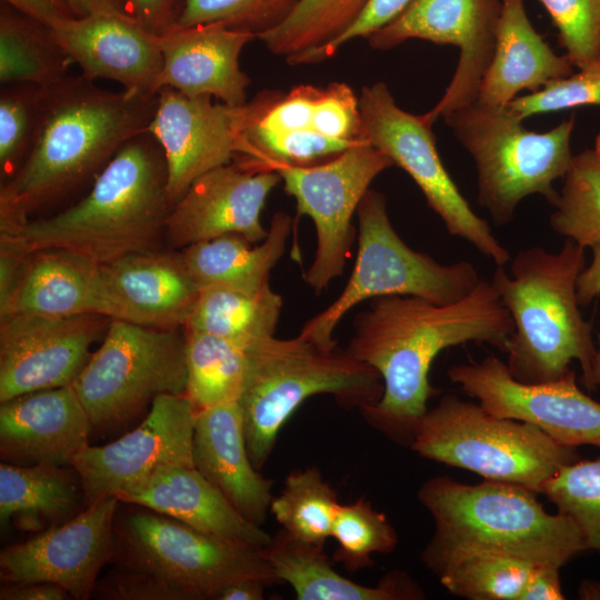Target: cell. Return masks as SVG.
Segmentation results:
<instances>
[{
	"label": "cell",
	"mask_w": 600,
	"mask_h": 600,
	"mask_svg": "<svg viewBox=\"0 0 600 600\" xmlns=\"http://www.w3.org/2000/svg\"><path fill=\"white\" fill-rule=\"evenodd\" d=\"M353 327L346 350L372 367L383 383L378 403L360 411L372 427L407 446L436 394L429 371L437 356L468 342L506 352L514 330L491 280L484 279L447 304L412 296L374 298L356 316Z\"/></svg>",
	"instance_id": "cell-1"
},
{
	"label": "cell",
	"mask_w": 600,
	"mask_h": 600,
	"mask_svg": "<svg viewBox=\"0 0 600 600\" xmlns=\"http://www.w3.org/2000/svg\"><path fill=\"white\" fill-rule=\"evenodd\" d=\"M158 94L103 89L82 74L46 88L29 154L0 189V227L23 222L91 179L147 131Z\"/></svg>",
	"instance_id": "cell-2"
},
{
	"label": "cell",
	"mask_w": 600,
	"mask_h": 600,
	"mask_svg": "<svg viewBox=\"0 0 600 600\" xmlns=\"http://www.w3.org/2000/svg\"><path fill=\"white\" fill-rule=\"evenodd\" d=\"M171 207L163 151L144 131L116 153L77 203L48 218L0 227V253L22 260L62 250L107 266L156 250Z\"/></svg>",
	"instance_id": "cell-3"
},
{
	"label": "cell",
	"mask_w": 600,
	"mask_h": 600,
	"mask_svg": "<svg viewBox=\"0 0 600 600\" xmlns=\"http://www.w3.org/2000/svg\"><path fill=\"white\" fill-rule=\"evenodd\" d=\"M537 494L501 481L466 484L447 476L426 480L417 497L434 531L422 562L434 572L454 557L494 552L561 568L587 551L577 524L559 512H547Z\"/></svg>",
	"instance_id": "cell-4"
},
{
	"label": "cell",
	"mask_w": 600,
	"mask_h": 600,
	"mask_svg": "<svg viewBox=\"0 0 600 600\" xmlns=\"http://www.w3.org/2000/svg\"><path fill=\"white\" fill-rule=\"evenodd\" d=\"M584 251L566 239L558 252L541 247L519 251L511 260L510 274L497 266L491 282L513 322L506 364L516 380H556L578 360L583 386L588 391L597 390L592 381L597 350L592 323L583 318L577 299Z\"/></svg>",
	"instance_id": "cell-5"
},
{
	"label": "cell",
	"mask_w": 600,
	"mask_h": 600,
	"mask_svg": "<svg viewBox=\"0 0 600 600\" xmlns=\"http://www.w3.org/2000/svg\"><path fill=\"white\" fill-rule=\"evenodd\" d=\"M247 351L250 368L239 404L248 452L259 471L280 430L308 398L326 393L361 410L378 403L383 393L380 374L347 350L324 351L297 336L271 337Z\"/></svg>",
	"instance_id": "cell-6"
},
{
	"label": "cell",
	"mask_w": 600,
	"mask_h": 600,
	"mask_svg": "<svg viewBox=\"0 0 600 600\" xmlns=\"http://www.w3.org/2000/svg\"><path fill=\"white\" fill-rule=\"evenodd\" d=\"M409 447L422 458L538 494L562 467L580 459L577 448L556 442L533 424L494 416L454 394L424 412Z\"/></svg>",
	"instance_id": "cell-7"
},
{
	"label": "cell",
	"mask_w": 600,
	"mask_h": 600,
	"mask_svg": "<svg viewBox=\"0 0 600 600\" xmlns=\"http://www.w3.org/2000/svg\"><path fill=\"white\" fill-rule=\"evenodd\" d=\"M454 138L472 157L477 201L498 226L509 223L527 197L542 196L551 206L559 197L553 182L571 160L574 117L546 132L528 130L508 107L477 102L443 118Z\"/></svg>",
	"instance_id": "cell-8"
},
{
	"label": "cell",
	"mask_w": 600,
	"mask_h": 600,
	"mask_svg": "<svg viewBox=\"0 0 600 600\" xmlns=\"http://www.w3.org/2000/svg\"><path fill=\"white\" fill-rule=\"evenodd\" d=\"M357 218L358 252L346 287L298 334L324 351L338 348L334 330L360 302L387 296H412L447 304L468 296L482 280L469 261L443 264L411 249L396 232L386 197L377 190L366 192Z\"/></svg>",
	"instance_id": "cell-9"
},
{
	"label": "cell",
	"mask_w": 600,
	"mask_h": 600,
	"mask_svg": "<svg viewBox=\"0 0 600 600\" xmlns=\"http://www.w3.org/2000/svg\"><path fill=\"white\" fill-rule=\"evenodd\" d=\"M119 566L148 571L186 600L218 599L229 584L252 579L280 583L264 548L199 531L149 509L114 524Z\"/></svg>",
	"instance_id": "cell-10"
},
{
	"label": "cell",
	"mask_w": 600,
	"mask_h": 600,
	"mask_svg": "<svg viewBox=\"0 0 600 600\" xmlns=\"http://www.w3.org/2000/svg\"><path fill=\"white\" fill-rule=\"evenodd\" d=\"M186 334L112 319L72 387L92 428L122 426L162 394L187 389Z\"/></svg>",
	"instance_id": "cell-11"
},
{
	"label": "cell",
	"mask_w": 600,
	"mask_h": 600,
	"mask_svg": "<svg viewBox=\"0 0 600 600\" xmlns=\"http://www.w3.org/2000/svg\"><path fill=\"white\" fill-rule=\"evenodd\" d=\"M359 109L366 139L412 178L447 231L471 243L499 267L510 262L509 250L471 209L444 168L433 124L423 114L401 109L384 82L363 87Z\"/></svg>",
	"instance_id": "cell-12"
},
{
	"label": "cell",
	"mask_w": 600,
	"mask_h": 600,
	"mask_svg": "<svg viewBox=\"0 0 600 600\" xmlns=\"http://www.w3.org/2000/svg\"><path fill=\"white\" fill-rule=\"evenodd\" d=\"M393 166L367 140L318 164L273 169L294 198L298 216H308L314 224V258L303 278L316 292L342 274L356 238L353 214L376 177Z\"/></svg>",
	"instance_id": "cell-13"
},
{
	"label": "cell",
	"mask_w": 600,
	"mask_h": 600,
	"mask_svg": "<svg viewBox=\"0 0 600 600\" xmlns=\"http://www.w3.org/2000/svg\"><path fill=\"white\" fill-rule=\"evenodd\" d=\"M277 90L259 92L241 106L189 97L164 86L147 129L160 144L167 166V194L173 204L206 172L233 162L243 132L282 97Z\"/></svg>",
	"instance_id": "cell-14"
},
{
	"label": "cell",
	"mask_w": 600,
	"mask_h": 600,
	"mask_svg": "<svg viewBox=\"0 0 600 600\" xmlns=\"http://www.w3.org/2000/svg\"><path fill=\"white\" fill-rule=\"evenodd\" d=\"M199 409L186 394L157 397L143 421L104 446H87L72 460L84 507L113 496L119 501L144 486L168 464H193V433Z\"/></svg>",
	"instance_id": "cell-15"
},
{
	"label": "cell",
	"mask_w": 600,
	"mask_h": 600,
	"mask_svg": "<svg viewBox=\"0 0 600 600\" xmlns=\"http://www.w3.org/2000/svg\"><path fill=\"white\" fill-rule=\"evenodd\" d=\"M501 0H410L388 24L367 40L377 50L421 39L459 49L453 77L439 102L427 113L430 123L477 101L491 61Z\"/></svg>",
	"instance_id": "cell-16"
},
{
	"label": "cell",
	"mask_w": 600,
	"mask_h": 600,
	"mask_svg": "<svg viewBox=\"0 0 600 600\" xmlns=\"http://www.w3.org/2000/svg\"><path fill=\"white\" fill-rule=\"evenodd\" d=\"M447 374L494 416L533 424L563 446L600 448V402L579 389L572 369L556 380L523 383L488 356L452 366Z\"/></svg>",
	"instance_id": "cell-17"
},
{
	"label": "cell",
	"mask_w": 600,
	"mask_h": 600,
	"mask_svg": "<svg viewBox=\"0 0 600 600\" xmlns=\"http://www.w3.org/2000/svg\"><path fill=\"white\" fill-rule=\"evenodd\" d=\"M119 499L101 498L63 524L51 526L32 539L0 552L4 583L50 582L71 598L93 596L101 569L116 554V512Z\"/></svg>",
	"instance_id": "cell-18"
},
{
	"label": "cell",
	"mask_w": 600,
	"mask_h": 600,
	"mask_svg": "<svg viewBox=\"0 0 600 600\" xmlns=\"http://www.w3.org/2000/svg\"><path fill=\"white\" fill-rule=\"evenodd\" d=\"M112 319L101 314H9L0 323V402L72 384Z\"/></svg>",
	"instance_id": "cell-19"
},
{
	"label": "cell",
	"mask_w": 600,
	"mask_h": 600,
	"mask_svg": "<svg viewBox=\"0 0 600 600\" xmlns=\"http://www.w3.org/2000/svg\"><path fill=\"white\" fill-rule=\"evenodd\" d=\"M280 180L274 170L252 171L236 162L217 167L196 179L172 204L164 234L179 248L226 234L262 242L268 230L260 214Z\"/></svg>",
	"instance_id": "cell-20"
},
{
	"label": "cell",
	"mask_w": 600,
	"mask_h": 600,
	"mask_svg": "<svg viewBox=\"0 0 600 600\" xmlns=\"http://www.w3.org/2000/svg\"><path fill=\"white\" fill-rule=\"evenodd\" d=\"M51 32L86 79L111 80L122 90L156 96L162 88L161 36L136 18L93 14L66 20Z\"/></svg>",
	"instance_id": "cell-21"
},
{
	"label": "cell",
	"mask_w": 600,
	"mask_h": 600,
	"mask_svg": "<svg viewBox=\"0 0 600 600\" xmlns=\"http://www.w3.org/2000/svg\"><path fill=\"white\" fill-rule=\"evenodd\" d=\"M88 313L133 322L111 290L102 266L62 250L23 258L9 294L0 302V317Z\"/></svg>",
	"instance_id": "cell-22"
},
{
	"label": "cell",
	"mask_w": 600,
	"mask_h": 600,
	"mask_svg": "<svg viewBox=\"0 0 600 600\" xmlns=\"http://www.w3.org/2000/svg\"><path fill=\"white\" fill-rule=\"evenodd\" d=\"M92 428L72 384L24 393L1 402L2 462L62 467L88 443Z\"/></svg>",
	"instance_id": "cell-23"
},
{
	"label": "cell",
	"mask_w": 600,
	"mask_h": 600,
	"mask_svg": "<svg viewBox=\"0 0 600 600\" xmlns=\"http://www.w3.org/2000/svg\"><path fill=\"white\" fill-rule=\"evenodd\" d=\"M256 39L222 23L172 27L161 36L162 87L189 97H212L230 106L246 103L251 80L240 69L239 57Z\"/></svg>",
	"instance_id": "cell-24"
},
{
	"label": "cell",
	"mask_w": 600,
	"mask_h": 600,
	"mask_svg": "<svg viewBox=\"0 0 600 600\" xmlns=\"http://www.w3.org/2000/svg\"><path fill=\"white\" fill-rule=\"evenodd\" d=\"M193 464L246 519L262 526L270 511L273 481L251 461L239 402L198 411Z\"/></svg>",
	"instance_id": "cell-25"
},
{
	"label": "cell",
	"mask_w": 600,
	"mask_h": 600,
	"mask_svg": "<svg viewBox=\"0 0 600 600\" xmlns=\"http://www.w3.org/2000/svg\"><path fill=\"white\" fill-rule=\"evenodd\" d=\"M493 54L477 103L504 108L523 91L537 92L573 73L567 56H558L529 20L523 0H501Z\"/></svg>",
	"instance_id": "cell-26"
},
{
	"label": "cell",
	"mask_w": 600,
	"mask_h": 600,
	"mask_svg": "<svg viewBox=\"0 0 600 600\" xmlns=\"http://www.w3.org/2000/svg\"><path fill=\"white\" fill-rule=\"evenodd\" d=\"M120 502L152 510L209 534L261 548L272 538L261 526L246 519L194 467L163 466Z\"/></svg>",
	"instance_id": "cell-27"
},
{
	"label": "cell",
	"mask_w": 600,
	"mask_h": 600,
	"mask_svg": "<svg viewBox=\"0 0 600 600\" xmlns=\"http://www.w3.org/2000/svg\"><path fill=\"white\" fill-rule=\"evenodd\" d=\"M102 269L133 322L144 326L183 327L200 292L180 253L137 252Z\"/></svg>",
	"instance_id": "cell-28"
},
{
	"label": "cell",
	"mask_w": 600,
	"mask_h": 600,
	"mask_svg": "<svg viewBox=\"0 0 600 600\" xmlns=\"http://www.w3.org/2000/svg\"><path fill=\"white\" fill-rule=\"evenodd\" d=\"M280 581L289 583L298 600H418L424 594L403 571L393 570L374 586L357 583L337 572L324 547L300 541L284 530L264 547Z\"/></svg>",
	"instance_id": "cell-29"
},
{
	"label": "cell",
	"mask_w": 600,
	"mask_h": 600,
	"mask_svg": "<svg viewBox=\"0 0 600 600\" xmlns=\"http://www.w3.org/2000/svg\"><path fill=\"white\" fill-rule=\"evenodd\" d=\"M292 220L277 212L267 238L259 244L238 234H226L182 248V261L199 289L227 287L256 291L269 284L272 268L282 258Z\"/></svg>",
	"instance_id": "cell-30"
},
{
	"label": "cell",
	"mask_w": 600,
	"mask_h": 600,
	"mask_svg": "<svg viewBox=\"0 0 600 600\" xmlns=\"http://www.w3.org/2000/svg\"><path fill=\"white\" fill-rule=\"evenodd\" d=\"M76 472V471H74ZM83 491L80 479L62 467L0 463V521L39 531L78 511Z\"/></svg>",
	"instance_id": "cell-31"
},
{
	"label": "cell",
	"mask_w": 600,
	"mask_h": 600,
	"mask_svg": "<svg viewBox=\"0 0 600 600\" xmlns=\"http://www.w3.org/2000/svg\"><path fill=\"white\" fill-rule=\"evenodd\" d=\"M282 297L270 284L256 291L227 287L201 289L183 326L228 339L246 350L274 337Z\"/></svg>",
	"instance_id": "cell-32"
},
{
	"label": "cell",
	"mask_w": 600,
	"mask_h": 600,
	"mask_svg": "<svg viewBox=\"0 0 600 600\" xmlns=\"http://www.w3.org/2000/svg\"><path fill=\"white\" fill-rule=\"evenodd\" d=\"M72 63L51 29L18 12L0 7V83H32L50 88L69 77Z\"/></svg>",
	"instance_id": "cell-33"
},
{
	"label": "cell",
	"mask_w": 600,
	"mask_h": 600,
	"mask_svg": "<svg viewBox=\"0 0 600 600\" xmlns=\"http://www.w3.org/2000/svg\"><path fill=\"white\" fill-rule=\"evenodd\" d=\"M184 334L186 394L199 410L239 402L249 374L248 351L211 333L184 329Z\"/></svg>",
	"instance_id": "cell-34"
},
{
	"label": "cell",
	"mask_w": 600,
	"mask_h": 600,
	"mask_svg": "<svg viewBox=\"0 0 600 600\" xmlns=\"http://www.w3.org/2000/svg\"><path fill=\"white\" fill-rule=\"evenodd\" d=\"M336 489L317 467L290 472L281 492L272 498L270 512L291 537L324 547L340 507Z\"/></svg>",
	"instance_id": "cell-35"
},
{
	"label": "cell",
	"mask_w": 600,
	"mask_h": 600,
	"mask_svg": "<svg viewBox=\"0 0 600 600\" xmlns=\"http://www.w3.org/2000/svg\"><path fill=\"white\" fill-rule=\"evenodd\" d=\"M563 179L552 206L551 228L584 249L591 248L600 243V133L593 148L573 154Z\"/></svg>",
	"instance_id": "cell-36"
},
{
	"label": "cell",
	"mask_w": 600,
	"mask_h": 600,
	"mask_svg": "<svg viewBox=\"0 0 600 600\" xmlns=\"http://www.w3.org/2000/svg\"><path fill=\"white\" fill-rule=\"evenodd\" d=\"M537 563L494 552L450 559L433 573L453 596L469 600H518Z\"/></svg>",
	"instance_id": "cell-37"
},
{
	"label": "cell",
	"mask_w": 600,
	"mask_h": 600,
	"mask_svg": "<svg viewBox=\"0 0 600 600\" xmlns=\"http://www.w3.org/2000/svg\"><path fill=\"white\" fill-rule=\"evenodd\" d=\"M369 0H300L277 28L257 37L286 59L338 38L362 13Z\"/></svg>",
	"instance_id": "cell-38"
},
{
	"label": "cell",
	"mask_w": 600,
	"mask_h": 600,
	"mask_svg": "<svg viewBox=\"0 0 600 600\" xmlns=\"http://www.w3.org/2000/svg\"><path fill=\"white\" fill-rule=\"evenodd\" d=\"M331 538L338 542L332 561L341 563L348 572L371 567L373 554L390 553L399 542L386 514L377 511L363 497L340 504Z\"/></svg>",
	"instance_id": "cell-39"
},
{
	"label": "cell",
	"mask_w": 600,
	"mask_h": 600,
	"mask_svg": "<svg viewBox=\"0 0 600 600\" xmlns=\"http://www.w3.org/2000/svg\"><path fill=\"white\" fill-rule=\"evenodd\" d=\"M541 493L577 524L587 550L600 553V458L562 467Z\"/></svg>",
	"instance_id": "cell-40"
},
{
	"label": "cell",
	"mask_w": 600,
	"mask_h": 600,
	"mask_svg": "<svg viewBox=\"0 0 600 600\" xmlns=\"http://www.w3.org/2000/svg\"><path fill=\"white\" fill-rule=\"evenodd\" d=\"M46 88L32 83L1 86L0 171L11 178L30 152L40 120Z\"/></svg>",
	"instance_id": "cell-41"
},
{
	"label": "cell",
	"mask_w": 600,
	"mask_h": 600,
	"mask_svg": "<svg viewBox=\"0 0 600 600\" xmlns=\"http://www.w3.org/2000/svg\"><path fill=\"white\" fill-rule=\"evenodd\" d=\"M300 0H184L174 26L222 23L256 38L281 24ZM173 26V27H174Z\"/></svg>",
	"instance_id": "cell-42"
},
{
	"label": "cell",
	"mask_w": 600,
	"mask_h": 600,
	"mask_svg": "<svg viewBox=\"0 0 600 600\" xmlns=\"http://www.w3.org/2000/svg\"><path fill=\"white\" fill-rule=\"evenodd\" d=\"M573 67L600 58V0H540Z\"/></svg>",
	"instance_id": "cell-43"
},
{
	"label": "cell",
	"mask_w": 600,
	"mask_h": 600,
	"mask_svg": "<svg viewBox=\"0 0 600 600\" xmlns=\"http://www.w3.org/2000/svg\"><path fill=\"white\" fill-rule=\"evenodd\" d=\"M582 106H600V58L541 90L519 96L507 107L520 120Z\"/></svg>",
	"instance_id": "cell-44"
},
{
	"label": "cell",
	"mask_w": 600,
	"mask_h": 600,
	"mask_svg": "<svg viewBox=\"0 0 600 600\" xmlns=\"http://www.w3.org/2000/svg\"><path fill=\"white\" fill-rule=\"evenodd\" d=\"M312 129L319 133L349 142L366 141L359 99L343 82L321 89L313 109Z\"/></svg>",
	"instance_id": "cell-45"
},
{
	"label": "cell",
	"mask_w": 600,
	"mask_h": 600,
	"mask_svg": "<svg viewBox=\"0 0 600 600\" xmlns=\"http://www.w3.org/2000/svg\"><path fill=\"white\" fill-rule=\"evenodd\" d=\"M93 596L111 600H186L177 588L158 576L121 566L98 579Z\"/></svg>",
	"instance_id": "cell-46"
},
{
	"label": "cell",
	"mask_w": 600,
	"mask_h": 600,
	"mask_svg": "<svg viewBox=\"0 0 600 600\" xmlns=\"http://www.w3.org/2000/svg\"><path fill=\"white\" fill-rule=\"evenodd\" d=\"M410 2V0H369L358 19L338 38L329 43L292 56L287 59L290 64H307L324 61L340 50L342 46L357 38H368L392 21Z\"/></svg>",
	"instance_id": "cell-47"
},
{
	"label": "cell",
	"mask_w": 600,
	"mask_h": 600,
	"mask_svg": "<svg viewBox=\"0 0 600 600\" xmlns=\"http://www.w3.org/2000/svg\"><path fill=\"white\" fill-rule=\"evenodd\" d=\"M321 89L311 84L294 87L257 124L277 132L312 129V114Z\"/></svg>",
	"instance_id": "cell-48"
},
{
	"label": "cell",
	"mask_w": 600,
	"mask_h": 600,
	"mask_svg": "<svg viewBox=\"0 0 600 600\" xmlns=\"http://www.w3.org/2000/svg\"><path fill=\"white\" fill-rule=\"evenodd\" d=\"M136 19L150 32L163 36L177 22L184 0H130Z\"/></svg>",
	"instance_id": "cell-49"
},
{
	"label": "cell",
	"mask_w": 600,
	"mask_h": 600,
	"mask_svg": "<svg viewBox=\"0 0 600 600\" xmlns=\"http://www.w3.org/2000/svg\"><path fill=\"white\" fill-rule=\"evenodd\" d=\"M2 2L50 29L66 20L77 18L63 0H2Z\"/></svg>",
	"instance_id": "cell-50"
},
{
	"label": "cell",
	"mask_w": 600,
	"mask_h": 600,
	"mask_svg": "<svg viewBox=\"0 0 600 600\" xmlns=\"http://www.w3.org/2000/svg\"><path fill=\"white\" fill-rule=\"evenodd\" d=\"M559 571L560 568L553 564H537L518 600L564 599Z\"/></svg>",
	"instance_id": "cell-51"
},
{
	"label": "cell",
	"mask_w": 600,
	"mask_h": 600,
	"mask_svg": "<svg viewBox=\"0 0 600 600\" xmlns=\"http://www.w3.org/2000/svg\"><path fill=\"white\" fill-rule=\"evenodd\" d=\"M71 598L62 587L50 582L4 583L0 600H66Z\"/></svg>",
	"instance_id": "cell-52"
},
{
	"label": "cell",
	"mask_w": 600,
	"mask_h": 600,
	"mask_svg": "<svg viewBox=\"0 0 600 600\" xmlns=\"http://www.w3.org/2000/svg\"><path fill=\"white\" fill-rule=\"evenodd\" d=\"M77 17L116 14L136 18L130 0H63Z\"/></svg>",
	"instance_id": "cell-53"
},
{
	"label": "cell",
	"mask_w": 600,
	"mask_h": 600,
	"mask_svg": "<svg viewBox=\"0 0 600 600\" xmlns=\"http://www.w3.org/2000/svg\"><path fill=\"white\" fill-rule=\"evenodd\" d=\"M592 260L577 280V299L580 306L589 304L600 296V243L591 247Z\"/></svg>",
	"instance_id": "cell-54"
},
{
	"label": "cell",
	"mask_w": 600,
	"mask_h": 600,
	"mask_svg": "<svg viewBox=\"0 0 600 600\" xmlns=\"http://www.w3.org/2000/svg\"><path fill=\"white\" fill-rule=\"evenodd\" d=\"M266 587V583L258 580H240L224 588L218 600H262Z\"/></svg>",
	"instance_id": "cell-55"
},
{
	"label": "cell",
	"mask_w": 600,
	"mask_h": 600,
	"mask_svg": "<svg viewBox=\"0 0 600 600\" xmlns=\"http://www.w3.org/2000/svg\"><path fill=\"white\" fill-rule=\"evenodd\" d=\"M581 599H600V583L593 581H584L579 589Z\"/></svg>",
	"instance_id": "cell-56"
},
{
	"label": "cell",
	"mask_w": 600,
	"mask_h": 600,
	"mask_svg": "<svg viewBox=\"0 0 600 600\" xmlns=\"http://www.w3.org/2000/svg\"><path fill=\"white\" fill-rule=\"evenodd\" d=\"M598 344L592 363V381L596 389L600 388V332L598 333Z\"/></svg>",
	"instance_id": "cell-57"
}]
</instances>
